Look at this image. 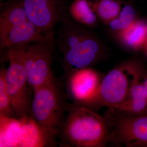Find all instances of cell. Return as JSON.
<instances>
[{"instance_id": "cell-14", "label": "cell", "mask_w": 147, "mask_h": 147, "mask_svg": "<svg viewBox=\"0 0 147 147\" xmlns=\"http://www.w3.org/2000/svg\"><path fill=\"white\" fill-rule=\"evenodd\" d=\"M118 33L125 45L133 51H139L145 47L147 41V23L136 20L130 26Z\"/></svg>"}, {"instance_id": "cell-1", "label": "cell", "mask_w": 147, "mask_h": 147, "mask_svg": "<svg viewBox=\"0 0 147 147\" xmlns=\"http://www.w3.org/2000/svg\"><path fill=\"white\" fill-rule=\"evenodd\" d=\"M61 23L55 43L62 55L65 77L77 69L93 65L100 57V48L92 33L69 14Z\"/></svg>"}, {"instance_id": "cell-8", "label": "cell", "mask_w": 147, "mask_h": 147, "mask_svg": "<svg viewBox=\"0 0 147 147\" xmlns=\"http://www.w3.org/2000/svg\"><path fill=\"white\" fill-rule=\"evenodd\" d=\"M28 18L38 31L55 39V29L68 15L67 0H23Z\"/></svg>"}, {"instance_id": "cell-5", "label": "cell", "mask_w": 147, "mask_h": 147, "mask_svg": "<svg viewBox=\"0 0 147 147\" xmlns=\"http://www.w3.org/2000/svg\"><path fill=\"white\" fill-rule=\"evenodd\" d=\"M103 116L109 129L108 144L147 147V115H132L107 107Z\"/></svg>"}, {"instance_id": "cell-11", "label": "cell", "mask_w": 147, "mask_h": 147, "mask_svg": "<svg viewBox=\"0 0 147 147\" xmlns=\"http://www.w3.org/2000/svg\"><path fill=\"white\" fill-rule=\"evenodd\" d=\"M39 41L55 42V39L41 34L28 19L0 35V48L2 50L13 46H24Z\"/></svg>"}, {"instance_id": "cell-12", "label": "cell", "mask_w": 147, "mask_h": 147, "mask_svg": "<svg viewBox=\"0 0 147 147\" xmlns=\"http://www.w3.org/2000/svg\"><path fill=\"white\" fill-rule=\"evenodd\" d=\"M0 35L28 20L23 0H8L1 3Z\"/></svg>"}, {"instance_id": "cell-13", "label": "cell", "mask_w": 147, "mask_h": 147, "mask_svg": "<svg viewBox=\"0 0 147 147\" xmlns=\"http://www.w3.org/2000/svg\"><path fill=\"white\" fill-rule=\"evenodd\" d=\"M115 109L132 115H147V93L143 79L134 84L127 99Z\"/></svg>"}, {"instance_id": "cell-2", "label": "cell", "mask_w": 147, "mask_h": 147, "mask_svg": "<svg viewBox=\"0 0 147 147\" xmlns=\"http://www.w3.org/2000/svg\"><path fill=\"white\" fill-rule=\"evenodd\" d=\"M67 113L58 134L60 146L104 147L108 145L109 129L103 116L72 102Z\"/></svg>"}, {"instance_id": "cell-10", "label": "cell", "mask_w": 147, "mask_h": 147, "mask_svg": "<svg viewBox=\"0 0 147 147\" xmlns=\"http://www.w3.org/2000/svg\"><path fill=\"white\" fill-rule=\"evenodd\" d=\"M20 147H52L57 146V135L37 122L30 115L21 118Z\"/></svg>"}, {"instance_id": "cell-6", "label": "cell", "mask_w": 147, "mask_h": 147, "mask_svg": "<svg viewBox=\"0 0 147 147\" xmlns=\"http://www.w3.org/2000/svg\"><path fill=\"white\" fill-rule=\"evenodd\" d=\"M9 65L7 69L6 82L15 117L30 115L32 99V89L28 82L24 59L23 46H13L5 49Z\"/></svg>"}, {"instance_id": "cell-17", "label": "cell", "mask_w": 147, "mask_h": 147, "mask_svg": "<svg viewBox=\"0 0 147 147\" xmlns=\"http://www.w3.org/2000/svg\"><path fill=\"white\" fill-rule=\"evenodd\" d=\"M98 18L107 25L117 17L121 10L120 3L116 0H88Z\"/></svg>"}, {"instance_id": "cell-18", "label": "cell", "mask_w": 147, "mask_h": 147, "mask_svg": "<svg viewBox=\"0 0 147 147\" xmlns=\"http://www.w3.org/2000/svg\"><path fill=\"white\" fill-rule=\"evenodd\" d=\"M6 73L5 67L1 65L0 69V116L14 117L15 115L7 85Z\"/></svg>"}, {"instance_id": "cell-9", "label": "cell", "mask_w": 147, "mask_h": 147, "mask_svg": "<svg viewBox=\"0 0 147 147\" xmlns=\"http://www.w3.org/2000/svg\"><path fill=\"white\" fill-rule=\"evenodd\" d=\"M103 76L91 67L69 74L65 77L69 99L76 105L86 107L97 91Z\"/></svg>"}, {"instance_id": "cell-15", "label": "cell", "mask_w": 147, "mask_h": 147, "mask_svg": "<svg viewBox=\"0 0 147 147\" xmlns=\"http://www.w3.org/2000/svg\"><path fill=\"white\" fill-rule=\"evenodd\" d=\"M21 119L0 116V147H20Z\"/></svg>"}, {"instance_id": "cell-20", "label": "cell", "mask_w": 147, "mask_h": 147, "mask_svg": "<svg viewBox=\"0 0 147 147\" xmlns=\"http://www.w3.org/2000/svg\"><path fill=\"white\" fill-rule=\"evenodd\" d=\"M143 82L145 88H146V90L147 93V72L145 74L144 76L143 77Z\"/></svg>"}, {"instance_id": "cell-4", "label": "cell", "mask_w": 147, "mask_h": 147, "mask_svg": "<svg viewBox=\"0 0 147 147\" xmlns=\"http://www.w3.org/2000/svg\"><path fill=\"white\" fill-rule=\"evenodd\" d=\"M68 99L62 84L55 78L34 91L29 115L58 136L66 118Z\"/></svg>"}, {"instance_id": "cell-16", "label": "cell", "mask_w": 147, "mask_h": 147, "mask_svg": "<svg viewBox=\"0 0 147 147\" xmlns=\"http://www.w3.org/2000/svg\"><path fill=\"white\" fill-rule=\"evenodd\" d=\"M69 16L77 23L92 28L97 23V15L90 5L88 0H74L69 7Z\"/></svg>"}, {"instance_id": "cell-19", "label": "cell", "mask_w": 147, "mask_h": 147, "mask_svg": "<svg viewBox=\"0 0 147 147\" xmlns=\"http://www.w3.org/2000/svg\"><path fill=\"white\" fill-rule=\"evenodd\" d=\"M136 12L131 5H125L118 16L109 24L110 29L119 33L128 28L136 21Z\"/></svg>"}, {"instance_id": "cell-22", "label": "cell", "mask_w": 147, "mask_h": 147, "mask_svg": "<svg viewBox=\"0 0 147 147\" xmlns=\"http://www.w3.org/2000/svg\"><path fill=\"white\" fill-rule=\"evenodd\" d=\"M3 1V0H0V2H1V1Z\"/></svg>"}, {"instance_id": "cell-21", "label": "cell", "mask_w": 147, "mask_h": 147, "mask_svg": "<svg viewBox=\"0 0 147 147\" xmlns=\"http://www.w3.org/2000/svg\"><path fill=\"white\" fill-rule=\"evenodd\" d=\"M145 52H146V55L147 57V41L146 43V45H145Z\"/></svg>"}, {"instance_id": "cell-3", "label": "cell", "mask_w": 147, "mask_h": 147, "mask_svg": "<svg viewBox=\"0 0 147 147\" xmlns=\"http://www.w3.org/2000/svg\"><path fill=\"white\" fill-rule=\"evenodd\" d=\"M139 61H126L108 71L86 108L97 112L103 107L116 109L127 99L131 88L146 73Z\"/></svg>"}, {"instance_id": "cell-7", "label": "cell", "mask_w": 147, "mask_h": 147, "mask_svg": "<svg viewBox=\"0 0 147 147\" xmlns=\"http://www.w3.org/2000/svg\"><path fill=\"white\" fill-rule=\"evenodd\" d=\"M23 47L28 82L34 91L55 78L51 68L55 43L39 41Z\"/></svg>"}]
</instances>
